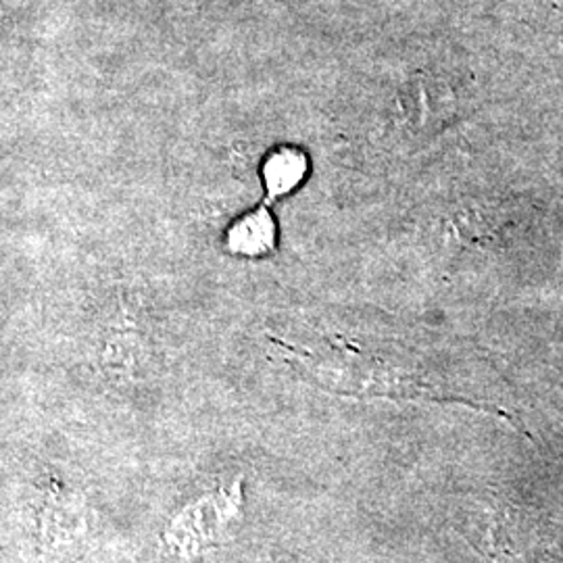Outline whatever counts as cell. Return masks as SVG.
<instances>
[{"label": "cell", "mask_w": 563, "mask_h": 563, "mask_svg": "<svg viewBox=\"0 0 563 563\" xmlns=\"http://www.w3.org/2000/svg\"><path fill=\"white\" fill-rule=\"evenodd\" d=\"M276 241V228L267 209H257L242 216L228 232V246L236 255L260 257L265 255Z\"/></svg>", "instance_id": "6da1fadb"}, {"label": "cell", "mask_w": 563, "mask_h": 563, "mask_svg": "<svg viewBox=\"0 0 563 563\" xmlns=\"http://www.w3.org/2000/svg\"><path fill=\"white\" fill-rule=\"evenodd\" d=\"M302 174L305 159L290 148H282L274 153L263 165V181L272 197H282L290 192L302 180Z\"/></svg>", "instance_id": "7a4b0ae2"}]
</instances>
